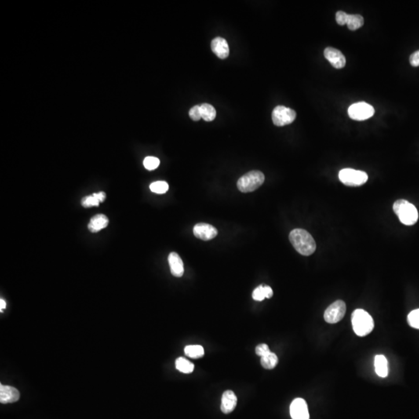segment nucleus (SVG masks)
I'll return each instance as SVG.
<instances>
[{"mask_svg": "<svg viewBox=\"0 0 419 419\" xmlns=\"http://www.w3.org/2000/svg\"><path fill=\"white\" fill-rule=\"evenodd\" d=\"M292 419H310L307 402L303 398H296L289 407Z\"/></svg>", "mask_w": 419, "mask_h": 419, "instance_id": "9d476101", "label": "nucleus"}, {"mask_svg": "<svg viewBox=\"0 0 419 419\" xmlns=\"http://www.w3.org/2000/svg\"><path fill=\"white\" fill-rule=\"evenodd\" d=\"M100 201L96 199L94 196H86L83 197L81 201V205L85 208H92V207H98L100 205Z\"/></svg>", "mask_w": 419, "mask_h": 419, "instance_id": "a878e982", "label": "nucleus"}, {"mask_svg": "<svg viewBox=\"0 0 419 419\" xmlns=\"http://www.w3.org/2000/svg\"><path fill=\"white\" fill-rule=\"evenodd\" d=\"M270 352V348L267 344H260L256 347V353L259 356H265V355H268Z\"/></svg>", "mask_w": 419, "mask_h": 419, "instance_id": "c85d7f7f", "label": "nucleus"}, {"mask_svg": "<svg viewBox=\"0 0 419 419\" xmlns=\"http://www.w3.org/2000/svg\"><path fill=\"white\" fill-rule=\"evenodd\" d=\"M409 62L413 67L419 66V50L411 55Z\"/></svg>", "mask_w": 419, "mask_h": 419, "instance_id": "c756f323", "label": "nucleus"}, {"mask_svg": "<svg viewBox=\"0 0 419 419\" xmlns=\"http://www.w3.org/2000/svg\"><path fill=\"white\" fill-rule=\"evenodd\" d=\"M144 166L147 170H154L158 167L160 164L159 159L155 157L148 156L146 157L144 160Z\"/></svg>", "mask_w": 419, "mask_h": 419, "instance_id": "393cba45", "label": "nucleus"}, {"mask_svg": "<svg viewBox=\"0 0 419 419\" xmlns=\"http://www.w3.org/2000/svg\"><path fill=\"white\" fill-rule=\"evenodd\" d=\"M408 322L411 327L419 329V309L414 310L409 313L408 316Z\"/></svg>", "mask_w": 419, "mask_h": 419, "instance_id": "b1692460", "label": "nucleus"}, {"mask_svg": "<svg viewBox=\"0 0 419 419\" xmlns=\"http://www.w3.org/2000/svg\"><path fill=\"white\" fill-rule=\"evenodd\" d=\"M339 177L340 181L348 187H359L368 180V175L366 172L353 169H342Z\"/></svg>", "mask_w": 419, "mask_h": 419, "instance_id": "39448f33", "label": "nucleus"}, {"mask_svg": "<svg viewBox=\"0 0 419 419\" xmlns=\"http://www.w3.org/2000/svg\"><path fill=\"white\" fill-rule=\"evenodd\" d=\"M338 24L343 26L347 24L351 30L360 28L364 24V19L360 15H349L343 11H339L336 15Z\"/></svg>", "mask_w": 419, "mask_h": 419, "instance_id": "1a4fd4ad", "label": "nucleus"}, {"mask_svg": "<svg viewBox=\"0 0 419 419\" xmlns=\"http://www.w3.org/2000/svg\"><path fill=\"white\" fill-rule=\"evenodd\" d=\"M237 399L236 395L232 391H224L221 398V405H220V410L224 414H229L236 408Z\"/></svg>", "mask_w": 419, "mask_h": 419, "instance_id": "4468645a", "label": "nucleus"}, {"mask_svg": "<svg viewBox=\"0 0 419 419\" xmlns=\"http://www.w3.org/2000/svg\"><path fill=\"white\" fill-rule=\"evenodd\" d=\"M278 357L274 352H270L268 355L261 357V365L267 369H272L278 364Z\"/></svg>", "mask_w": 419, "mask_h": 419, "instance_id": "4be33fe9", "label": "nucleus"}, {"mask_svg": "<svg viewBox=\"0 0 419 419\" xmlns=\"http://www.w3.org/2000/svg\"><path fill=\"white\" fill-rule=\"evenodd\" d=\"M176 368L181 373H191L194 371V365L184 357H180L176 360Z\"/></svg>", "mask_w": 419, "mask_h": 419, "instance_id": "412c9836", "label": "nucleus"}, {"mask_svg": "<svg viewBox=\"0 0 419 419\" xmlns=\"http://www.w3.org/2000/svg\"><path fill=\"white\" fill-rule=\"evenodd\" d=\"M347 312V305L343 300H336L331 304L324 314L325 322L329 324H336L340 322Z\"/></svg>", "mask_w": 419, "mask_h": 419, "instance_id": "6e6552de", "label": "nucleus"}, {"mask_svg": "<svg viewBox=\"0 0 419 419\" xmlns=\"http://www.w3.org/2000/svg\"><path fill=\"white\" fill-rule=\"evenodd\" d=\"M185 354L192 359H200L205 355V349L198 345L187 346L184 349Z\"/></svg>", "mask_w": 419, "mask_h": 419, "instance_id": "aec40b11", "label": "nucleus"}, {"mask_svg": "<svg viewBox=\"0 0 419 419\" xmlns=\"http://www.w3.org/2000/svg\"><path fill=\"white\" fill-rule=\"evenodd\" d=\"M168 261L172 275L176 277H181L184 274V267L180 256L176 252H171L168 257Z\"/></svg>", "mask_w": 419, "mask_h": 419, "instance_id": "dca6fc26", "label": "nucleus"}, {"mask_svg": "<svg viewBox=\"0 0 419 419\" xmlns=\"http://www.w3.org/2000/svg\"><path fill=\"white\" fill-rule=\"evenodd\" d=\"M393 210L402 224L411 226L417 222L419 219L417 209L409 201L405 200H398L395 201Z\"/></svg>", "mask_w": 419, "mask_h": 419, "instance_id": "f03ea898", "label": "nucleus"}, {"mask_svg": "<svg viewBox=\"0 0 419 419\" xmlns=\"http://www.w3.org/2000/svg\"><path fill=\"white\" fill-rule=\"evenodd\" d=\"M374 108L365 102H359L351 105L348 110L349 116L354 121H362L372 118L374 114Z\"/></svg>", "mask_w": 419, "mask_h": 419, "instance_id": "0eeeda50", "label": "nucleus"}, {"mask_svg": "<svg viewBox=\"0 0 419 419\" xmlns=\"http://www.w3.org/2000/svg\"><path fill=\"white\" fill-rule=\"evenodd\" d=\"M92 195L94 196V197H96V199H97L98 201H100V203L103 202V201L106 200V197H107V195H106V194H105L104 192H100L98 193V194H92Z\"/></svg>", "mask_w": 419, "mask_h": 419, "instance_id": "2f4dec72", "label": "nucleus"}, {"mask_svg": "<svg viewBox=\"0 0 419 419\" xmlns=\"http://www.w3.org/2000/svg\"><path fill=\"white\" fill-rule=\"evenodd\" d=\"M211 50L220 59H225L229 55V47L224 38L217 37L211 41Z\"/></svg>", "mask_w": 419, "mask_h": 419, "instance_id": "2eb2a0df", "label": "nucleus"}, {"mask_svg": "<svg viewBox=\"0 0 419 419\" xmlns=\"http://www.w3.org/2000/svg\"><path fill=\"white\" fill-rule=\"evenodd\" d=\"M265 181V176L260 171H250L239 178L237 183L238 190L242 193L253 192L260 188Z\"/></svg>", "mask_w": 419, "mask_h": 419, "instance_id": "20e7f679", "label": "nucleus"}, {"mask_svg": "<svg viewBox=\"0 0 419 419\" xmlns=\"http://www.w3.org/2000/svg\"><path fill=\"white\" fill-rule=\"evenodd\" d=\"M109 224L108 217L104 214H96L91 218L88 229L92 233L99 232L102 229L107 227Z\"/></svg>", "mask_w": 419, "mask_h": 419, "instance_id": "f3484780", "label": "nucleus"}, {"mask_svg": "<svg viewBox=\"0 0 419 419\" xmlns=\"http://www.w3.org/2000/svg\"><path fill=\"white\" fill-rule=\"evenodd\" d=\"M296 117L297 114L294 110L284 106H277L273 110V122L277 127L290 125L296 119Z\"/></svg>", "mask_w": 419, "mask_h": 419, "instance_id": "423d86ee", "label": "nucleus"}, {"mask_svg": "<svg viewBox=\"0 0 419 419\" xmlns=\"http://www.w3.org/2000/svg\"><path fill=\"white\" fill-rule=\"evenodd\" d=\"M265 293H266V298H271L274 295V291H273L272 288L269 286H264Z\"/></svg>", "mask_w": 419, "mask_h": 419, "instance_id": "7c9ffc66", "label": "nucleus"}, {"mask_svg": "<svg viewBox=\"0 0 419 419\" xmlns=\"http://www.w3.org/2000/svg\"><path fill=\"white\" fill-rule=\"evenodd\" d=\"M194 235L203 241H209L217 235V230L211 224L199 223L194 227Z\"/></svg>", "mask_w": 419, "mask_h": 419, "instance_id": "9b49d317", "label": "nucleus"}, {"mask_svg": "<svg viewBox=\"0 0 419 419\" xmlns=\"http://www.w3.org/2000/svg\"><path fill=\"white\" fill-rule=\"evenodd\" d=\"M150 190L155 194H165L169 190V184L164 181L155 182L150 185Z\"/></svg>", "mask_w": 419, "mask_h": 419, "instance_id": "5701e85b", "label": "nucleus"}, {"mask_svg": "<svg viewBox=\"0 0 419 419\" xmlns=\"http://www.w3.org/2000/svg\"><path fill=\"white\" fill-rule=\"evenodd\" d=\"M20 399V392L15 387L0 384V402L2 404L13 403Z\"/></svg>", "mask_w": 419, "mask_h": 419, "instance_id": "ddd939ff", "label": "nucleus"}, {"mask_svg": "<svg viewBox=\"0 0 419 419\" xmlns=\"http://www.w3.org/2000/svg\"><path fill=\"white\" fill-rule=\"evenodd\" d=\"M5 302L3 299H1L0 300V309H1V312H2V310L5 309Z\"/></svg>", "mask_w": 419, "mask_h": 419, "instance_id": "473e14b6", "label": "nucleus"}, {"mask_svg": "<svg viewBox=\"0 0 419 419\" xmlns=\"http://www.w3.org/2000/svg\"><path fill=\"white\" fill-rule=\"evenodd\" d=\"M352 325L355 334L360 337L369 335L374 328L373 318L362 309H356L352 313Z\"/></svg>", "mask_w": 419, "mask_h": 419, "instance_id": "7ed1b4c3", "label": "nucleus"}, {"mask_svg": "<svg viewBox=\"0 0 419 419\" xmlns=\"http://www.w3.org/2000/svg\"><path fill=\"white\" fill-rule=\"evenodd\" d=\"M289 239L293 248L302 256H311L316 250V242L306 230L300 228L293 230L289 233Z\"/></svg>", "mask_w": 419, "mask_h": 419, "instance_id": "f257e3e1", "label": "nucleus"}, {"mask_svg": "<svg viewBox=\"0 0 419 419\" xmlns=\"http://www.w3.org/2000/svg\"><path fill=\"white\" fill-rule=\"evenodd\" d=\"M201 118L205 121H213L216 118L217 112L214 107L209 103H203L201 105Z\"/></svg>", "mask_w": 419, "mask_h": 419, "instance_id": "6ab92c4d", "label": "nucleus"}, {"mask_svg": "<svg viewBox=\"0 0 419 419\" xmlns=\"http://www.w3.org/2000/svg\"><path fill=\"white\" fill-rule=\"evenodd\" d=\"M375 371L379 377L385 378L388 375V362L387 358L383 355H377L375 357Z\"/></svg>", "mask_w": 419, "mask_h": 419, "instance_id": "a211bd4d", "label": "nucleus"}, {"mask_svg": "<svg viewBox=\"0 0 419 419\" xmlns=\"http://www.w3.org/2000/svg\"><path fill=\"white\" fill-rule=\"evenodd\" d=\"M252 298L254 299L256 301H262L266 298V293H265L264 286H258L254 289V291L252 293Z\"/></svg>", "mask_w": 419, "mask_h": 419, "instance_id": "bb28decb", "label": "nucleus"}, {"mask_svg": "<svg viewBox=\"0 0 419 419\" xmlns=\"http://www.w3.org/2000/svg\"><path fill=\"white\" fill-rule=\"evenodd\" d=\"M324 55L325 59L329 61L333 67L340 70L343 69L346 66L347 60L340 51L337 50L336 48L328 47L324 51Z\"/></svg>", "mask_w": 419, "mask_h": 419, "instance_id": "f8f14e48", "label": "nucleus"}, {"mask_svg": "<svg viewBox=\"0 0 419 419\" xmlns=\"http://www.w3.org/2000/svg\"><path fill=\"white\" fill-rule=\"evenodd\" d=\"M190 118L194 121H198L201 119V105L194 106L189 111Z\"/></svg>", "mask_w": 419, "mask_h": 419, "instance_id": "cd10ccee", "label": "nucleus"}]
</instances>
